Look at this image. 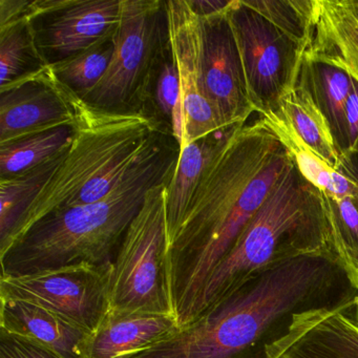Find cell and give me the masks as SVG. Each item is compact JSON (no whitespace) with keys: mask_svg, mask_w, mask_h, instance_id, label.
I'll return each instance as SVG.
<instances>
[{"mask_svg":"<svg viewBox=\"0 0 358 358\" xmlns=\"http://www.w3.org/2000/svg\"><path fill=\"white\" fill-rule=\"evenodd\" d=\"M358 301L337 251L308 253L251 274L194 322L129 358H274L306 327Z\"/></svg>","mask_w":358,"mask_h":358,"instance_id":"6da1fadb","label":"cell"},{"mask_svg":"<svg viewBox=\"0 0 358 358\" xmlns=\"http://www.w3.org/2000/svg\"><path fill=\"white\" fill-rule=\"evenodd\" d=\"M291 156L259 117L236 129L203 175L166 253L173 317L194 320L210 274L264 204Z\"/></svg>","mask_w":358,"mask_h":358,"instance_id":"7a4b0ae2","label":"cell"},{"mask_svg":"<svg viewBox=\"0 0 358 358\" xmlns=\"http://www.w3.org/2000/svg\"><path fill=\"white\" fill-rule=\"evenodd\" d=\"M179 156L177 140L161 131L139 162L103 199L49 213L0 253L1 278L78 265L112 271L146 194L171 181Z\"/></svg>","mask_w":358,"mask_h":358,"instance_id":"3957f363","label":"cell"},{"mask_svg":"<svg viewBox=\"0 0 358 358\" xmlns=\"http://www.w3.org/2000/svg\"><path fill=\"white\" fill-rule=\"evenodd\" d=\"M71 99L75 110L72 143L31 205L12 243L49 213L103 199L162 131L143 115L94 108L72 90Z\"/></svg>","mask_w":358,"mask_h":358,"instance_id":"277c9868","label":"cell"},{"mask_svg":"<svg viewBox=\"0 0 358 358\" xmlns=\"http://www.w3.org/2000/svg\"><path fill=\"white\" fill-rule=\"evenodd\" d=\"M329 250L338 252L322 192L305 179L291 158L267 200L209 276L192 322L255 272L299 255Z\"/></svg>","mask_w":358,"mask_h":358,"instance_id":"5b68a950","label":"cell"},{"mask_svg":"<svg viewBox=\"0 0 358 358\" xmlns=\"http://www.w3.org/2000/svg\"><path fill=\"white\" fill-rule=\"evenodd\" d=\"M108 72L83 100L117 114L145 116L157 66L171 45L162 0H121L120 20Z\"/></svg>","mask_w":358,"mask_h":358,"instance_id":"8992f818","label":"cell"},{"mask_svg":"<svg viewBox=\"0 0 358 358\" xmlns=\"http://www.w3.org/2000/svg\"><path fill=\"white\" fill-rule=\"evenodd\" d=\"M169 183L148 190L121 243L110 271V313L173 316L166 264Z\"/></svg>","mask_w":358,"mask_h":358,"instance_id":"52a82bcc","label":"cell"},{"mask_svg":"<svg viewBox=\"0 0 358 358\" xmlns=\"http://www.w3.org/2000/svg\"><path fill=\"white\" fill-rule=\"evenodd\" d=\"M227 17L251 106L259 116L278 112L296 85L305 45L287 36L243 0H231Z\"/></svg>","mask_w":358,"mask_h":358,"instance_id":"ba28073f","label":"cell"},{"mask_svg":"<svg viewBox=\"0 0 358 358\" xmlns=\"http://www.w3.org/2000/svg\"><path fill=\"white\" fill-rule=\"evenodd\" d=\"M110 271L78 265L0 278V299L45 308L93 335L110 313Z\"/></svg>","mask_w":358,"mask_h":358,"instance_id":"9c48e42d","label":"cell"},{"mask_svg":"<svg viewBox=\"0 0 358 358\" xmlns=\"http://www.w3.org/2000/svg\"><path fill=\"white\" fill-rule=\"evenodd\" d=\"M121 0H35L30 27L48 66L64 62L114 36Z\"/></svg>","mask_w":358,"mask_h":358,"instance_id":"30bf717a","label":"cell"},{"mask_svg":"<svg viewBox=\"0 0 358 358\" xmlns=\"http://www.w3.org/2000/svg\"><path fill=\"white\" fill-rule=\"evenodd\" d=\"M169 39L177 62L183 110L181 148L224 127L205 94L201 62L200 18L188 0L165 1Z\"/></svg>","mask_w":358,"mask_h":358,"instance_id":"8fae6325","label":"cell"},{"mask_svg":"<svg viewBox=\"0 0 358 358\" xmlns=\"http://www.w3.org/2000/svg\"><path fill=\"white\" fill-rule=\"evenodd\" d=\"M228 9V8H227ZM227 9L200 18L201 62L205 94L224 127L244 124L255 112Z\"/></svg>","mask_w":358,"mask_h":358,"instance_id":"7c38bea8","label":"cell"},{"mask_svg":"<svg viewBox=\"0 0 358 358\" xmlns=\"http://www.w3.org/2000/svg\"><path fill=\"white\" fill-rule=\"evenodd\" d=\"M74 123L71 90L50 66L0 89V145Z\"/></svg>","mask_w":358,"mask_h":358,"instance_id":"4fadbf2b","label":"cell"},{"mask_svg":"<svg viewBox=\"0 0 358 358\" xmlns=\"http://www.w3.org/2000/svg\"><path fill=\"white\" fill-rule=\"evenodd\" d=\"M0 331L37 343L62 358H87L92 334L27 301L0 299Z\"/></svg>","mask_w":358,"mask_h":358,"instance_id":"5bb4252c","label":"cell"},{"mask_svg":"<svg viewBox=\"0 0 358 358\" xmlns=\"http://www.w3.org/2000/svg\"><path fill=\"white\" fill-rule=\"evenodd\" d=\"M305 54L341 69L358 83V0H313Z\"/></svg>","mask_w":358,"mask_h":358,"instance_id":"9a60e30c","label":"cell"},{"mask_svg":"<svg viewBox=\"0 0 358 358\" xmlns=\"http://www.w3.org/2000/svg\"><path fill=\"white\" fill-rule=\"evenodd\" d=\"M240 125L220 129L180 150L175 173L167 184L165 196L169 245L183 223L205 171Z\"/></svg>","mask_w":358,"mask_h":358,"instance_id":"2e32d148","label":"cell"},{"mask_svg":"<svg viewBox=\"0 0 358 358\" xmlns=\"http://www.w3.org/2000/svg\"><path fill=\"white\" fill-rule=\"evenodd\" d=\"M177 328L173 315L108 313L92 335L87 358H127Z\"/></svg>","mask_w":358,"mask_h":358,"instance_id":"e0dca14e","label":"cell"},{"mask_svg":"<svg viewBox=\"0 0 358 358\" xmlns=\"http://www.w3.org/2000/svg\"><path fill=\"white\" fill-rule=\"evenodd\" d=\"M274 358H358V301L306 327Z\"/></svg>","mask_w":358,"mask_h":358,"instance_id":"ac0fdd59","label":"cell"},{"mask_svg":"<svg viewBox=\"0 0 358 358\" xmlns=\"http://www.w3.org/2000/svg\"><path fill=\"white\" fill-rule=\"evenodd\" d=\"M353 79L336 66L303 54L297 83L305 87L328 121L339 157L349 152L345 106Z\"/></svg>","mask_w":358,"mask_h":358,"instance_id":"d6986e66","label":"cell"},{"mask_svg":"<svg viewBox=\"0 0 358 358\" xmlns=\"http://www.w3.org/2000/svg\"><path fill=\"white\" fill-rule=\"evenodd\" d=\"M275 134L280 143L294 161L301 175L322 194L332 198H355L358 187L332 167L329 166L312 148L301 139L282 112L259 116Z\"/></svg>","mask_w":358,"mask_h":358,"instance_id":"ffe728a7","label":"cell"},{"mask_svg":"<svg viewBox=\"0 0 358 358\" xmlns=\"http://www.w3.org/2000/svg\"><path fill=\"white\" fill-rule=\"evenodd\" d=\"M68 148L39 166L0 179V252L11 245L31 205L59 166Z\"/></svg>","mask_w":358,"mask_h":358,"instance_id":"44dd1931","label":"cell"},{"mask_svg":"<svg viewBox=\"0 0 358 358\" xmlns=\"http://www.w3.org/2000/svg\"><path fill=\"white\" fill-rule=\"evenodd\" d=\"M280 112L292 125L301 139L329 166L336 171L339 154L328 121L312 99L309 92L296 83L282 101Z\"/></svg>","mask_w":358,"mask_h":358,"instance_id":"7402d4cb","label":"cell"},{"mask_svg":"<svg viewBox=\"0 0 358 358\" xmlns=\"http://www.w3.org/2000/svg\"><path fill=\"white\" fill-rule=\"evenodd\" d=\"M145 117L161 131L173 136L180 148L183 141V110L179 72L171 45L163 54L150 87Z\"/></svg>","mask_w":358,"mask_h":358,"instance_id":"603a6c76","label":"cell"},{"mask_svg":"<svg viewBox=\"0 0 358 358\" xmlns=\"http://www.w3.org/2000/svg\"><path fill=\"white\" fill-rule=\"evenodd\" d=\"M74 134V125H70L0 145V179L20 175L57 156L71 145Z\"/></svg>","mask_w":358,"mask_h":358,"instance_id":"cb8c5ba5","label":"cell"},{"mask_svg":"<svg viewBox=\"0 0 358 358\" xmlns=\"http://www.w3.org/2000/svg\"><path fill=\"white\" fill-rule=\"evenodd\" d=\"M45 66L28 20L0 28V89L28 78Z\"/></svg>","mask_w":358,"mask_h":358,"instance_id":"d4e9b609","label":"cell"},{"mask_svg":"<svg viewBox=\"0 0 358 358\" xmlns=\"http://www.w3.org/2000/svg\"><path fill=\"white\" fill-rule=\"evenodd\" d=\"M114 50L113 36L83 53L50 66L60 83L83 99L108 72Z\"/></svg>","mask_w":358,"mask_h":358,"instance_id":"484cf974","label":"cell"},{"mask_svg":"<svg viewBox=\"0 0 358 358\" xmlns=\"http://www.w3.org/2000/svg\"><path fill=\"white\" fill-rule=\"evenodd\" d=\"M287 36L305 45L311 37L313 0H243Z\"/></svg>","mask_w":358,"mask_h":358,"instance_id":"4316f807","label":"cell"},{"mask_svg":"<svg viewBox=\"0 0 358 358\" xmlns=\"http://www.w3.org/2000/svg\"><path fill=\"white\" fill-rule=\"evenodd\" d=\"M335 246L358 282V205L355 199L322 194Z\"/></svg>","mask_w":358,"mask_h":358,"instance_id":"83f0119b","label":"cell"},{"mask_svg":"<svg viewBox=\"0 0 358 358\" xmlns=\"http://www.w3.org/2000/svg\"><path fill=\"white\" fill-rule=\"evenodd\" d=\"M0 358H62L22 337L0 331Z\"/></svg>","mask_w":358,"mask_h":358,"instance_id":"f1b7e54d","label":"cell"},{"mask_svg":"<svg viewBox=\"0 0 358 358\" xmlns=\"http://www.w3.org/2000/svg\"><path fill=\"white\" fill-rule=\"evenodd\" d=\"M345 119L349 136L348 154H358V83L354 79L345 106Z\"/></svg>","mask_w":358,"mask_h":358,"instance_id":"f546056e","label":"cell"},{"mask_svg":"<svg viewBox=\"0 0 358 358\" xmlns=\"http://www.w3.org/2000/svg\"><path fill=\"white\" fill-rule=\"evenodd\" d=\"M32 1L29 0H0V28L22 20H28Z\"/></svg>","mask_w":358,"mask_h":358,"instance_id":"4dcf8cb0","label":"cell"},{"mask_svg":"<svg viewBox=\"0 0 358 358\" xmlns=\"http://www.w3.org/2000/svg\"><path fill=\"white\" fill-rule=\"evenodd\" d=\"M231 0L229 1H222V0H188L190 8L196 15L201 17L215 15L225 11L229 7Z\"/></svg>","mask_w":358,"mask_h":358,"instance_id":"1f68e13d","label":"cell"},{"mask_svg":"<svg viewBox=\"0 0 358 358\" xmlns=\"http://www.w3.org/2000/svg\"><path fill=\"white\" fill-rule=\"evenodd\" d=\"M336 171L348 179L352 180L358 187V154H345L339 157V164ZM354 199L358 205V192Z\"/></svg>","mask_w":358,"mask_h":358,"instance_id":"d6a6232c","label":"cell"}]
</instances>
